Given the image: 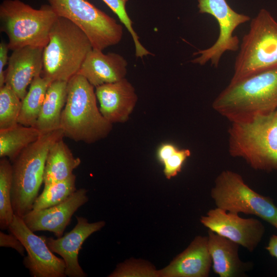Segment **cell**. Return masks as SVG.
Instances as JSON below:
<instances>
[{
  "label": "cell",
  "mask_w": 277,
  "mask_h": 277,
  "mask_svg": "<svg viewBox=\"0 0 277 277\" xmlns=\"http://www.w3.org/2000/svg\"><path fill=\"white\" fill-rule=\"evenodd\" d=\"M212 107L231 122L244 121L277 109V67L230 82Z\"/></svg>",
  "instance_id": "cell-1"
},
{
  "label": "cell",
  "mask_w": 277,
  "mask_h": 277,
  "mask_svg": "<svg viewBox=\"0 0 277 277\" xmlns=\"http://www.w3.org/2000/svg\"><path fill=\"white\" fill-rule=\"evenodd\" d=\"M228 135L231 156L243 159L255 170L277 171V109L231 122Z\"/></svg>",
  "instance_id": "cell-2"
},
{
  "label": "cell",
  "mask_w": 277,
  "mask_h": 277,
  "mask_svg": "<svg viewBox=\"0 0 277 277\" xmlns=\"http://www.w3.org/2000/svg\"><path fill=\"white\" fill-rule=\"evenodd\" d=\"M94 88L78 74L68 81L67 100L60 124L64 137L91 144L105 138L110 132L112 124L98 109Z\"/></svg>",
  "instance_id": "cell-3"
},
{
  "label": "cell",
  "mask_w": 277,
  "mask_h": 277,
  "mask_svg": "<svg viewBox=\"0 0 277 277\" xmlns=\"http://www.w3.org/2000/svg\"><path fill=\"white\" fill-rule=\"evenodd\" d=\"M92 44L84 32L69 19L58 16L44 48L41 75L51 82H68L77 74Z\"/></svg>",
  "instance_id": "cell-4"
},
{
  "label": "cell",
  "mask_w": 277,
  "mask_h": 277,
  "mask_svg": "<svg viewBox=\"0 0 277 277\" xmlns=\"http://www.w3.org/2000/svg\"><path fill=\"white\" fill-rule=\"evenodd\" d=\"M64 137L61 129L42 134L13 162L11 203L14 214L23 217L32 210L43 183L49 151L55 143Z\"/></svg>",
  "instance_id": "cell-5"
},
{
  "label": "cell",
  "mask_w": 277,
  "mask_h": 277,
  "mask_svg": "<svg viewBox=\"0 0 277 277\" xmlns=\"http://www.w3.org/2000/svg\"><path fill=\"white\" fill-rule=\"evenodd\" d=\"M58 15L48 5L34 9L20 0H4L0 5L1 31L14 50L25 46L45 48Z\"/></svg>",
  "instance_id": "cell-6"
},
{
  "label": "cell",
  "mask_w": 277,
  "mask_h": 277,
  "mask_svg": "<svg viewBox=\"0 0 277 277\" xmlns=\"http://www.w3.org/2000/svg\"><path fill=\"white\" fill-rule=\"evenodd\" d=\"M277 67V21L265 9L251 21L249 29L240 45L233 74L235 82Z\"/></svg>",
  "instance_id": "cell-7"
},
{
  "label": "cell",
  "mask_w": 277,
  "mask_h": 277,
  "mask_svg": "<svg viewBox=\"0 0 277 277\" xmlns=\"http://www.w3.org/2000/svg\"><path fill=\"white\" fill-rule=\"evenodd\" d=\"M210 194L216 207L254 215L277 229V206L273 200L252 190L240 174L229 170L222 171L215 179Z\"/></svg>",
  "instance_id": "cell-8"
},
{
  "label": "cell",
  "mask_w": 277,
  "mask_h": 277,
  "mask_svg": "<svg viewBox=\"0 0 277 277\" xmlns=\"http://www.w3.org/2000/svg\"><path fill=\"white\" fill-rule=\"evenodd\" d=\"M55 13L79 28L90 40L93 49L103 51L117 44L123 26L115 19L86 0H47Z\"/></svg>",
  "instance_id": "cell-9"
},
{
  "label": "cell",
  "mask_w": 277,
  "mask_h": 277,
  "mask_svg": "<svg viewBox=\"0 0 277 277\" xmlns=\"http://www.w3.org/2000/svg\"><path fill=\"white\" fill-rule=\"evenodd\" d=\"M198 3L200 13L209 14L216 19L219 27V34L216 42L211 47L193 53L199 56L191 62L204 65L210 62L212 66L217 68L225 52H235L239 49L240 40L233 33L240 25L250 21V17L236 12L226 0H198Z\"/></svg>",
  "instance_id": "cell-10"
},
{
  "label": "cell",
  "mask_w": 277,
  "mask_h": 277,
  "mask_svg": "<svg viewBox=\"0 0 277 277\" xmlns=\"http://www.w3.org/2000/svg\"><path fill=\"white\" fill-rule=\"evenodd\" d=\"M8 230L22 243L27 252L24 264L33 277H65L66 264L48 247L42 236L34 234L22 217L15 214Z\"/></svg>",
  "instance_id": "cell-11"
},
{
  "label": "cell",
  "mask_w": 277,
  "mask_h": 277,
  "mask_svg": "<svg viewBox=\"0 0 277 277\" xmlns=\"http://www.w3.org/2000/svg\"><path fill=\"white\" fill-rule=\"evenodd\" d=\"M201 223L218 234L252 252L258 246L265 233V227L255 218H243L238 213L216 207L201 217Z\"/></svg>",
  "instance_id": "cell-12"
},
{
  "label": "cell",
  "mask_w": 277,
  "mask_h": 277,
  "mask_svg": "<svg viewBox=\"0 0 277 277\" xmlns=\"http://www.w3.org/2000/svg\"><path fill=\"white\" fill-rule=\"evenodd\" d=\"M75 227L64 236L53 239L42 237L53 253L59 254L66 264V275L69 277H85L87 274L79 264L78 255L85 241L93 233L101 229L104 221L89 223L84 217L76 216Z\"/></svg>",
  "instance_id": "cell-13"
},
{
  "label": "cell",
  "mask_w": 277,
  "mask_h": 277,
  "mask_svg": "<svg viewBox=\"0 0 277 277\" xmlns=\"http://www.w3.org/2000/svg\"><path fill=\"white\" fill-rule=\"evenodd\" d=\"M87 191L85 188H80L64 202L46 209L32 210L22 219L34 232L48 231L57 238L61 237L75 212L88 202Z\"/></svg>",
  "instance_id": "cell-14"
},
{
  "label": "cell",
  "mask_w": 277,
  "mask_h": 277,
  "mask_svg": "<svg viewBox=\"0 0 277 277\" xmlns=\"http://www.w3.org/2000/svg\"><path fill=\"white\" fill-rule=\"evenodd\" d=\"M42 47L25 46L12 51L5 71V83L22 100L33 79L41 75L43 66Z\"/></svg>",
  "instance_id": "cell-15"
},
{
  "label": "cell",
  "mask_w": 277,
  "mask_h": 277,
  "mask_svg": "<svg viewBox=\"0 0 277 277\" xmlns=\"http://www.w3.org/2000/svg\"><path fill=\"white\" fill-rule=\"evenodd\" d=\"M103 116L110 123L126 122L137 101L134 88L126 78L95 87Z\"/></svg>",
  "instance_id": "cell-16"
},
{
  "label": "cell",
  "mask_w": 277,
  "mask_h": 277,
  "mask_svg": "<svg viewBox=\"0 0 277 277\" xmlns=\"http://www.w3.org/2000/svg\"><path fill=\"white\" fill-rule=\"evenodd\" d=\"M211 266L208 237L197 236L157 274L165 277H207Z\"/></svg>",
  "instance_id": "cell-17"
},
{
  "label": "cell",
  "mask_w": 277,
  "mask_h": 277,
  "mask_svg": "<svg viewBox=\"0 0 277 277\" xmlns=\"http://www.w3.org/2000/svg\"><path fill=\"white\" fill-rule=\"evenodd\" d=\"M128 63L121 55L92 49L87 54L78 74L84 76L95 88L118 81L125 76Z\"/></svg>",
  "instance_id": "cell-18"
},
{
  "label": "cell",
  "mask_w": 277,
  "mask_h": 277,
  "mask_svg": "<svg viewBox=\"0 0 277 277\" xmlns=\"http://www.w3.org/2000/svg\"><path fill=\"white\" fill-rule=\"evenodd\" d=\"M208 246L214 273L220 277L244 276L252 267L239 256L240 245L208 229Z\"/></svg>",
  "instance_id": "cell-19"
},
{
  "label": "cell",
  "mask_w": 277,
  "mask_h": 277,
  "mask_svg": "<svg viewBox=\"0 0 277 277\" xmlns=\"http://www.w3.org/2000/svg\"><path fill=\"white\" fill-rule=\"evenodd\" d=\"M67 83L56 81L49 85L34 126L41 134L60 129L61 115L67 97Z\"/></svg>",
  "instance_id": "cell-20"
},
{
  "label": "cell",
  "mask_w": 277,
  "mask_h": 277,
  "mask_svg": "<svg viewBox=\"0 0 277 277\" xmlns=\"http://www.w3.org/2000/svg\"><path fill=\"white\" fill-rule=\"evenodd\" d=\"M81 163L75 157L63 138L55 143L48 153L43 176L44 185L64 181Z\"/></svg>",
  "instance_id": "cell-21"
},
{
  "label": "cell",
  "mask_w": 277,
  "mask_h": 277,
  "mask_svg": "<svg viewBox=\"0 0 277 277\" xmlns=\"http://www.w3.org/2000/svg\"><path fill=\"white\" fill-rule=\"evenodd\" d=\"M34 126L17 124L11 127L0 129V157L13 162L20 153L41 135Z\"/></svg>",
  "instance_id": "cell-22"
},
{
  "label": "cell",
  "mask_w": 277,
  "mask_h": 277,
  "mask_svg": "<svg viewBox=\"0 0 277 277\" xmlns=\"http://www.w3.org/2000/svg\"><path fill=\"white\" fill-rule=\"evenodd\" d=\"M51 83L41 75L33 79L26 95L22 100L18 124L26 126H35Z\"/></svg>",
  "instance_id": "cell-23"
},
{
  "label": "cell",
  "mask_w": 277,
  "mask_h": 277,
  "mask_svg": "<svg viewBox=\"0 0 277 277\" xmlns=\"http://www.w3.org/2000/svg\"><path fill=\"white\" fill-rule=\"evenodd\" d=\"M12 165L7 157L0 160V227L2 230L8 228L12 223L14 213L11 203L12 186Z\"/></svg>",
  "instance_id": "cell-24"
},
{
  "label": "cell",
  "mask_w": 277,
  "mask_h": 277,
  "mask_svg": "<svg viewBox=\"0 0 277 277\" xmlns=\"http://www.w3.org/2000/svg\"><path fill=\"white\" fill-rule=\"evenodd\" d=\"M76 176L73 174L66 180L44 185L42 193L35 200L33 210H39L57 205L68 199L76 190Z\"/></svg>",
  "instance_id": "cell-25"
},
{
  "label": "cell",
  "mask_w": 277,
  "mask_h": 277,
  "mask_svg": "<svg viewBox=\"0 0 277 277\" xmlns=\"http://www.w3.org/2000/svg\"><path fill=\"white\" fill-rule=\"evenodd\" d=\"M22 100L9 86L0 87V129L17 124Z\"/></svg>",
  "instance_id": "cell-26"
},
{
  "label": "cell",
  "mask_w": 277,
  "mask_h": 277,
  "mask_svg": "<svg viewBox=\"0 0 277 277\" xmlns=\"http://www.w3.org/2000/svg\"><path fill=\"white\" fill-rule=\"evenodd\" d=\"M118 16L122 23L126 27L131 34L134 44L135 55L137 57L151 54L141 43L138 35L134 31L133 22L129 16L126 10V4L128 0H102Z\"/></svg>",
  "instance_id": "cell-27"
},
{
  "label": "cell",
  "mask_w": 277,
  "mask_h": 277,
  "mask_svg": "<svg viewBox=\"0 0 277 277\" xmlns=\"http://www.w3.org/2000/svg\"><path fill=\"white\" fill-rule=\"evenodd\" d=\"M188 149L177 148L162 163L164 166V172L166 178L170 179L181 172L183 164L190 155Z\"/></svg>",
  "instance_id": "cell-28"
},
{
  "label": "cell",
  "mask_w": 277,
  "mask_h": 277,
  "mask_svg": "<svg viewBox=\"0 0 277 277\" xmlns=\"http://www.w3.org/2000/svg\"><path fill=\"white\" fill-rule=\"evenodd\" d=\"M0 246L10 247L15 249L21 255H24L25 248L20 240L13 234H6L0 231Z\"/></svg>",
  "instance_id": "cell-29"
},
{
  "label": "cell",
  "mask_w": 277,
  "mask_h": 277,
  "mask_svg": "<svg viewBox=\"0 0 277 277\" xmlns=\"http://www.w3.org/2000/svg\"><path fill=\"white\" fill-rule=\"evenodd\" d=\"M9 50L8 43L3 41L1 42L0 43V87L3 86L5 83V71L4 69L8 64Z\"/></svg>",
  "instance_id": "cell-30"
},
{
  "label": "cell",
  "mask_w": 277,
  "mask_h": 277,
  "mask_svg": "<svg viewBox=\"0 0 277 277\" xmlns=\"http://www.w3.org/2000/svg\"><path fill=\"white\" fill-rule=\"evenodd\" d=\"M266 249L271 256L277 259V235L271 236Z\"/></svg>",
  "instance_id": "cell-31"
}]
</instances>
